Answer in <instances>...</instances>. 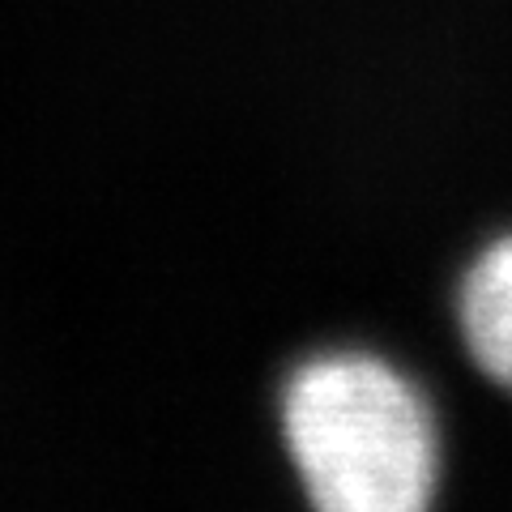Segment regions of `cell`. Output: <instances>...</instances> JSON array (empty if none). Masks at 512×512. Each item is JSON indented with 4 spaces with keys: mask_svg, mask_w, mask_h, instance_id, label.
<instances>
[{
    "mask_svg": "<svg viewBox=\"0 0 512 512\" xmlns=\"http://www.w3.org/2000/svg\"><path fill=\"white\" fill-rule=\"evenodd\" d=\"M461 338L474 363L512 393V235L495 244L470 265L457 299Z\"/></svg>",
    "mask_w": 512,
    "mask_h": 512,
    "instance_id": "2",
    "label": "cell"
},
{
    "mask_svg": "<svg viewBox=\"0 0 512 512\" xmlns=\"http://www.w3.org/2000/svg\"><path fill=\"white\" fill-rule=\"evenodd\" d=\"M282 436L320 512H419L436 495V419L384 359L346 350L303 363L282 393Z\"/></svg>",
    "mask_w": 512,
    "mask_h": 512,
    "instance_id": "1",
    "label": "cell"
}]
</instances>
